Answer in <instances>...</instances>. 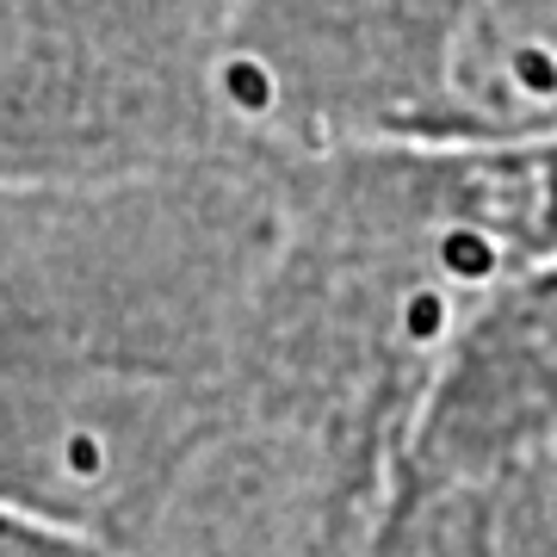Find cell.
<instances>
[{"instance_id": "cell-1", "label": "cell", "mask_w": 557, "mask_h": 557, "mask_svg": "<svg viewBox=\"0 0 557 557\" xmlns=\"http://www.w3.org/2000/svg\"><path fill=\"white\" fill-rule=\"evenodd\" d=\"M278 236V149L0 186V508L119 533L230 372Z\"/></svg>"}, {"instance_id": "cell-2", "label": "cell", "mask_w": 557, "mask_h": 557, "mask_svg": "<svg viewBox=\"0 0 557 557\" xmlns=\"http://www.w3.org/2000/svg\"><path fill=\"white\" fill-rule=\"evenodd\" d=\"M255 149H527L557 137V0H223Z\"/></svg>"}, {"instance_id": "cell-3", "label": "cell", "mask_w": 557, "mask_h": 557, "mask_svg": "<svg viewBox=\"0 0 557 557\" xmlns=\"http://www.w3.org/2000/svg\"><path fill=\"white\" fill-rule=\"evenodd\" d=\"M255 149L223 0H0V186H100Z\"/></svg>"}, {"instance_id": "cell-4", "label": "cell", "mask_w": 557, "mask_h": 557, "mask_svg": "<svg viewBox=\"0 0 557 557\" xmlns=\"http://www.w3.org/2000/svg\"><path fill=\"white\" fill-rule=\"evenodd\" d=\"M557 440V255L465 322L416 409L391 478H446Z\"/></svg>"}, {"instance_id": "cell-5", "label": "cell", "mask_w": 557, "mask_h": 557, "mask_svg": "<svg viewBox=\"0 0 557 557\" xmlns=\"http://www.w3.org/2000/svg\"><path fill=\"white\" fill-rule=\"evenodd\" d=\"M366 557H557V440L446 478H391Z\"/></svg>"}, {"instance_id": "cell-6", "label": "cell", "mask_w": 557, "mask_h": 557, "mask_svg": "<svg viewBox=\"0 0 557 557\" xmlns=\"http://www.w3.org/2000/svg\"><path fill=\"white\" fill-rule=\"evenodd\" d=\"M0 557H112V552L94 533H75V527H57V520L0 508Z\"/></svg>"}, {"instance_id": "cell-7", "label": "cell", "mask_w": 557, "mask_h": 557, "mask_svg": "<svg viewBox=\"0 0 557 557\" xmlns=\"http://www.w3.org/2000/svg\"><path fill=\"white\" fill-rule=\"evenodd\" d=\"M533 149H539V174H545V199H552V223H557V137L533 143Z\"/></svg>"}]
</instances>
